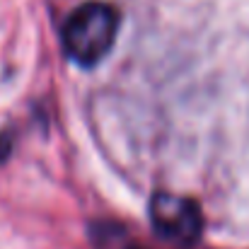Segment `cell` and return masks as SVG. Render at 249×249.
I'll use <instances>...</instances> for the list:
<instances>
[{
  "label": "cell",
  "mask_w": 249,
  "mask_h": 249,
  "mask_svg": "<svg viewBox=\"0 0 249 249\" xmlns=\"http://www.w3.org/2000/svg\"><path fill=\"white\" fill-rule=\"evenodd\" d=\"M119 34V12L107 2H85L73 10L61 29L63 51L78 66H97L114 46Z\"/></svg>",
  "instance_id": "1"
},
{
  "label": "cell",
  "mask_w": 249,
  "mask_h": 249,
  "mask_svg": "<svg viewBox=\"0 0 249 249\" xmlns=\"http://www.w3.org/2000/svg\"><path fill=\"white\" fill-rule=\"evenodd\" d=\"M150 223L162 240L172 245H181V247L194 245L203 232L201 208L191 198L169 194V191H158L153 196Z\"/></svg>",
  "instance_id": "2"
}]
</instances>
